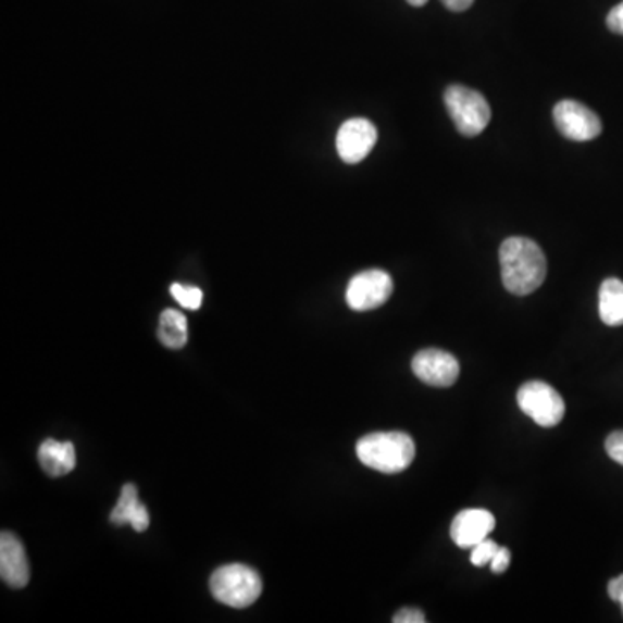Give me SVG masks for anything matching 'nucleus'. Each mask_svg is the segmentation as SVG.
<instances>
[{
	"label": "nucleus",
	"mask_w": 623,
	"mask_h": 623,
	"mask_svg": "<svg viewBox=\"0 0 623 623\" xmlns=\"http://www.w3.org/2000/svg\"><path fill=\"white\" fill-rule=\"evenodd\" d=\"M110 520L113 525H130L136 532L148 531V508L140 502L136 485L127 484L122 488L119 502L111 511Z\"/></svg>",
	"instance_id": "obj_12"
},
{
	"label": "nucleus",
	"mask_w": 623,
	"mask_h": 623,
	"mask_svg": "<svg viewBox=\"0 0 623 623\" xmlns=\"http://www.w3.org/2000/svg\"><path fill=\"white\" fill-rule=\"evenodd\" d=\"M39 462L47 475L52 478L68 475L77 466V450L72 441H43L39 449Z\"/></svg>",
	"instance_id": "obj_13"
},
{
	"label": "nucleus",
	"mask_w": 623,
	"mask_h": 623,
	"mask_svg": "<svg viewBox=\"0 0 623 623\" xmlns=\"http://www.w3.org/2000/svg\"><path fill=\"white\" fill-rule=\"evenodd\" d=\"M412 371L426 385L447 388L454 385L459 377V362L452 353L428 348L415 353Z\"/></svg>",
	"instance_id": "obj_9"
},
{
	"label": "nucleus",
	"mask_w": 623,
	"mask_h": 623,
	"mask_svg": "<svg viewBox=\"0 0 623 623\" xmlns=\"http://www.w3.org/2000/svg\"><path fill=\"white\" fill-rule=\"evenodd\" d=\"M511 564V552H509L508 547H499V551L494 556V560L490 561V569L494 573H504Z\"/></svg>",
	"instance_id": "obj_20"
},
{
	"label": "nucleus",
	"mask_w": 623,
	"mask_h": 623,
	"mask_svg": "<svg viewBox=\"0 0 623 623\" xmlns=\"http://www.w3.org/2000/svg\"><path fill=\"white\" fill-rule=\"evenodd\" d=\"M496 528V518L487 509H464L452 520L450 537L461 549H471L488 539Z\"/></svg>",
	"instance_id": "obj_10"
},
{
	"label": "nucleus",
	"mask_w": 623,
	"mask_h": 623,
	"mask_svg": "<svg viewBox=\"0 0 623 623\" xmlns=\"http://www.w3.org/2000/svg\"><path fill=\"white\" fill-rule=\"evenodd\" d=\"M357 458L371 470L397 475L414 461V440L402 432L371 433L357 441Z\"/></svg>",
	"instance_id": "obj_2"
},
{
	"label": "nucleus",
	"mask_w": 623,
	"mask_h": 623,
	"mask_svg": "<svg viewBox=\"0 0 623 623\" xmlns=\"http://www.w3.org/2000/svg\"><path fill=\"white\" fill-rule=\"evenodd\" d=\"M0 577L13 589H23L30 581L25 546L13 532H2L0 535Z\"/></svg>",
	"instance_id": "obj_11"
},
{
	"label": "nucleus",
	"mask_w": 623,
	"mask_h": 623,
	"mask_svg": "<svg viewBox=\"0 0 623 623\" xmlns=\"http://www.w3.org/2000/svg\"><path fill=\"white\" fill-rule=\"evenodd\" d=\"M441 2H444V5H446L447 9H450V11L462 13V11L470 9L475 0H441Z\"/></svg>",
	"instance_id": "obj_23"
},
{
	"label": "nucleus",
	"mask_w": 623,
	"mask_h": 623,
	"mask_svg": "<svg viewBox=\"0 0 623 623\" xmlns=\"http://www.w3.org/2000/svg\"><path fill=\"white\" fill-rule=\"evenodd\" d=\"M607 452L613 461L623 466V432H613L607 438Z\"/></svg>",
	"instance_id": "obj_18"
},
{
	"label": "nucleus",
	"mask_w": 623,
	"mask_h": 623,
	"mask_svg": "<svg viewBox=\"0 0 623 623\" xmlns=\"http://www.w3.org/2000/svg\"><path fill=\"white\" fill-rule=\"evenodd\" d=\"M599 317L607 326L623 324V283L615 277L602 283L599 288Z\"/></svg>",
	"instance_id": "obj_14"
},
{
	"label": "nucleus",
	"mask_w": 623,
	"mask_h": 623,
	"mask_svg": "<svg viewBox=\"0 0 623 623\" xmlns=\"http://www.w3.org/2000/svg\"><path fill=\"white\" fill-rule=\"evenodd\" d=\"M394 292L390 274L379 269L364 271L350 279L347 288V303L356 312H367L385 306Z\"/></svg>",
	"instance_id": "obj_6"
},
{
	"label": "nucleus",
	"mask_w": 623,
	"mask_h": 623,
	"mask_svg": "<svg viewBox=\"0 0 623 623\" xmlns=\"http://www.w3.org/2000/svg\"><path fill=\"white\" fill-rule=\"evenodd\" d=\"M502 285L518 297H526L543 286L547 260L543 248L528 238H508L499 250Z\"/></svg>",
	"instance_id": "obj_1"
},
{
	"label": "nucleus",
	"mask_w": 623,
	"mask_h": 623,
	"mask_svg": "<svg viewBox=\"0 0 623 623\" xmlns=\"http://www.w3.org/2000/svg\"><path fill=\"white\" fill-rule=\"evenodd\" d=\"M518 406L543 428H552L564 418L563 397L544 382L525 383L518 390Z\"/></svg>",
	"instance_id": "obj_5"
},
{
	"label": "nucleus",
	"mask_w": 623,
	"mask_h": 623,
	"mask_svg": "<svg viewBox=\"0 0 623 623\" xmlns=\"http://www.w3.org/2000/svg\"><path fill=\"white\" fill-rule=\"evenodd\" d=\"M210 589L213 598L225 607L248 608L260 598L262 581L247 564H225L213 572Z\"/></svg>",
	"instance_id": "obj_3"
},
{
	"label": "nucleus",
	"mask_w": 623,
	"mask_h": 623,
	"mask_svg": "<svg viewBox=\"0 0 623 623\" xmlns=\"http://www.w3.org/2000/svg\"><path fill=\"white\" fill-rule=\"evenodd\" d=\"M395 623H426V616L423 611L415 608H402L394 616Z\"/></svg>",
	"instance_id": "obj_19"
},
{
	"label": "nucleus",
	"mask_w": 623,
	"mask_h": 623,
	"mask_svg": "<svg viewBox=\"0 0 623 623\" xmlns=\"http://www.w3.org/2000/svg\"><path fill=\"white\" fill-rule=\"evenodd\" d=\"M409 4L414 5V8H421V5L426 4L428 0H408Z\"/></svg>",
	"instance_id": "obj_24"
},
{
	"label": "nucleus",
	"mask_w": 623,
	"mask_h": 623,
	"mask_svg": "<svg viewBox=\"0 0 623 623\" xmlns=\"http://www.w3.org/2000/svg\"><path fill=\"white\" fill-rule=\"evenodd\" d=\"M170 292L177 300L178 306H183L184 309L198 310L203 306V291L196 286H184L175 283V285L170 286Z\"/></svg>",
	"instance_id": "obj_16"
},
{
	"label": "nucleus",
	"mask_w": 623,
	"mask_h": 623,
	"mask_svg": "<svg viewBox=\"0 0 623 623\" xmlns=\"http://www.w3.org/2000/svg\"><path fill=\"white\" fill-rule=\"evenodd\" d=\"M447 111L462 136L475 137L487 127L493 116L487 99L464 85H450L444 94Z\"/></svg>",
	"instance_id": "obj_4"
},
{
	"label": "nucleus",
	"mask_w": 623,
	"mask_h": 623,
	"mask_svg": "<svg viewBox=\"0 0 623 623\" xmlns=\"http://www.w3.org/2000/svg\"><path fill=\"white\" fill-rule=\"evenodd\" d=\"M158 338L166 348H183L189 338L187 329V319L178 310L166 309L160 315V326H158Z\"/></svg>",
	"instance_id": "obj_15"
},
{
	"label": "nucleus",
	"mask_w": 623,
	"mask_h": 623,
	"mask_svg": "<svg viewBox=\"0 0 623 623\" xmlns=\"http://www.w3.org/2000/svg\"><path fill=\"white\" fill-rule=\"evenodd\" d=\"M377 130L373 122L365 119L347 120L336 136V149L345 163H359L373 151Z\"/></svg>",
	"instance_id": "obj_8"
},
{
	"label": "nucleus",
	"mask_w": 623,
	"mask_h": 623,
	"mask_svg": "<svg viewBox=\"0 0 623 623\" xmlns=\"http://www.w3.org/2000/svg\"><path fill=\"white\" fill-rule=\"evenodd\" d=\"M556 128L561 136L575 142L593 140L601 134L602 124L599 116L582 102L564 99L558 102L552 111Z\"/></svg>",
	"instance_id": "obj_7"
},
{
	"label": "nucleus",
	"mask_w": 623,
	"mask_h": 623,
	"mask_svg": "<svg viewBox=\"0 0 623 623\" xmlns=\"http://www.w3.org/2000/svg\"><path fill=\"white\" fill-rule=\"evenodd\" d=\"M608 594H610V598L613 599V601L619 602L623 611V575H619V577L610 581V584H608Z\"/></svg>",
	"instance_id": "obj_22"
},
{
	"label": "nucleus",
	"mask_w": 623,
	"mask_h": 623,
	"mask_svg": "<svg viewBox=\"0 0 623 623\" xmlns=\"http://www.w3.org/2000/svg\"><path fill=\"white\" fill-rule=\"evenodd\" d=\"M607 25L613 34L623 35V2L611 9L607 17Z\"/></svg>",
	"instance_id": "obj_21"
},
{
	"label": "nucleus",
	"mask_w": 623,
	"mask_h": 623,
	"mask_svg": "<svg viewBox=\"0 0 623 623\" xmlns=\"http://www.w3.org/2000/svg\"><path fill=\"white\" fill-rule=\"evenodd\" d=\"M499 547L494 540L485 539L482 543L476 544L475 547H471V563L482 569V566H487L490 561L494 560V556L499 551Z\"/></svg>",
	"instance_id": "obj_17"
}]
</instances>
